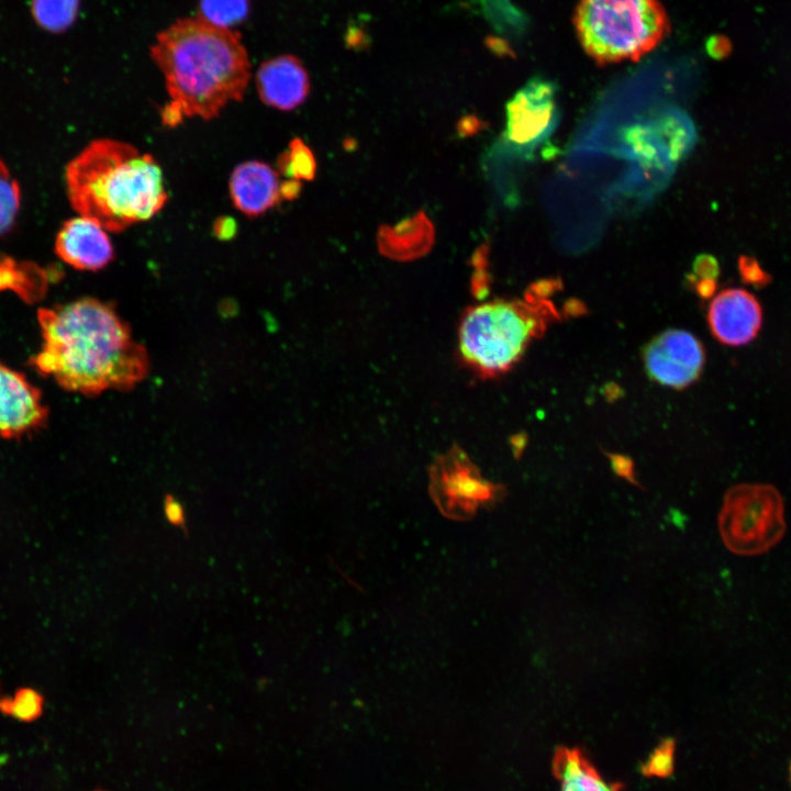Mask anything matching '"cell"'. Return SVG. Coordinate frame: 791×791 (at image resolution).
Segmentation results:
<instances>
[{
  "instance_id": "6da1fadb",
  "label": "cell",
  "mask_w": 791,
  "mask_h": 791,
  "mask_svg": "<svg viewBox=\"0 0 791 791\" xmlns=\"http://www.w3.org/2000/svg\"><path fill=\"white\" fill-rule=\"evenodd\" d=\"M43 344L32 360L42 375L83 394L125 390L148 371V356L108 304L83 298L37 313Z\"/></svg>"
},
{
  "instance_id": "7a4b0ae2",
  "label": "cell",
  "mask_w": 791,
  "mask_h": 791,
  "mask_svg": "<svg viewBox=\"0 0 791 791\" xmlns=\"http://www.w3.org/2000/svg\"><path fill=\"white\" fill-rule=\"evenodd\" d=\"M151 57L170 97L161 111L170 126L183 118L214 119L229 103L243 99L250 79L239 33L200 16L179 19L158 33Z\"/></svg>"
},
{
  "instance_id": "3957f363",
  "label": "cell",
  "mask_w": 791,
  "mask_h": 791,
  "mask_svg": "<svg viewBox=\"0 0 791 791\" xmlns=\"http://www.w3.org/2000/svg\"><path fill=\"white\" fill-rule=\"evenodd\" d=\"M65 180L78 214L110 232L152 219L168 201L156 159L118 140L88 144L67 165Z\"/></svg>"
},
{
  "instance_id": "277c9868",
  "label": "cell",
  "mask_w": 791,
  "mask_h": 791,
  "mask_svg": "<svg viewBox=\"0 0 791 791\" xmlns=\"http://www.w3.org/2000/svg\"><path fill=\"white\" fill-rule=\"evenodd\" d=\"M559 319L555 307L531 292L525 300H495L468 309L459 327V349L486 377L510 369L530 343Z\"/></svg>"
},
{
  "instance_id": "5b68a950",
  "label": "cell",
  "mask_w": 791,
  "mask_h": 791,
  "mask_svg": "<svg viewBox=\"0 0 791 791\" xmlns=\"http://www.w3.org/2000/svg\"><path fill=\"white\" fill-rule=\"evenodd\" d=\"M573 23L581 46L599 64L638 60L669 29L658 0H580Z\"/></svg>"
},
{
  "instance_id": "8992f818",
  "label": "cell",
  "mask_w": 791,
  "mask_h": 791,
  "mask_svg": "<svg viewBox=\"0 0 791 791\" xmlns=\"http://www.w3.org/2000/svg\"><path fill=\"white\" fill-rule=\"evenodd\" d=\"M724 545L739 556L767 553L783 537L787 524L779 490L767 483H739L725 493L718 514Z\"/></svg>"
},
{
  "instance_id": "52a82bcc",
  "label": "cell",
  "mask_w": 791,
  "mask_h": 791,
  "mask_svg": "<svg viewBox=\"0 0 791 791\" xmlns=\"http://www.w3.org/2000/svg\"><path fill=\"white\" fill-rule=\"evenodd\" d=\"M558 121L554 85L534 79L506 105L504 138L512 148L527 154L552 135Z\"/></svg>"
},
{
  "instance_id": "ba28073f",
  "label": "cell",
  "mask_w": 791,
  "mask_h": 791,
  "mask_svg": "<svg viewBox=\"0 0 791 791\" xmlns=\"http://www.w3.org/2000/svg\"><path fill=\"white\" fill-rule=\"evenodd\" d=\"M643 360L650 379L661 386L683 389L700 377L705 352L691 333L667 330L644 347Z\"/></svg>"
},
{
  "instance_id": "9c48e42d",
  "label": "cell",
  "mask_w": 791,
  "mask_h": 791,
  "mask_svg": "<svg viewBox=\"0 0 791 791\" xmlns=\"http://www.w3.org/2000/svg\"><path fill=\"white\" fill-rule=\"evenodd\" d=\"M432 492L447 515L465 517L480 504L493 500L495 488L457 452L438 460L433 470Z\"/></svg>"
},
{
  "instance_id": "30bf717a",
  "label": "cell",
  "mask_w": 791,
  "mask_h": 791,
  "mask_svg": "<svg viewBox=\"0 0 791 791\" xmlns=\"http://www.w3.org/2000/svg\"><path fill=\"white\" fill-rule=\"evenodd\" d=\"M708 323L713 336L722 344L743 346L757 337L762 325V309L749 291L724 289L709 305Z\"/></svg>"
},
{
  "instance_id": "8fae6325",
  "label": "cell",
  "mask_w": 791,
  "mask_h": 791,
  "mask_svg": "<svg viewBox=\"0 0 791 791\" xmlns=\"http://www.w3.org/2000/svg\"><path fill=\"white\" fill-rule=\"evenodd\" d=\"M46 417L40 391L22 374L0 363V434L21 436L42 426Z\"/></svg>"
},
{
  "instance_id": "7c38bea8",
  "label": "cell",
  "mask_w": 791,
  "mask_h": 791,
  "mask_svg": "<svg viewBox=\"0 0 791 791\" xmlns=\"http://www.w3.org/2000/svg\"><path fill=\"white\" fill-rule=\"evenodd\" d=\"M55 253L71 267L90 271L104 268L114 258L107 230L81 215L64 222L56 235Z\"/></svg>"
},
{
  "instance_id": "4fadbf2b",
  "label": "cell",
  "mask_w": 791,
  "mask_h": 791,
  "mask_svg": "<svg viewBox=\"0 0 791 791\" xmlns=\"http://www.w3.org/2000/svg\"><path fill=\"white\" fill-rule=\"evenodd\" d=\"M256 87L266 105L290 111L307 99L310 82L302 63L294 56L282 55L259 66Z\"/></svg>"
},
{
  "instance_id": "5bb4252c",
  "label": "cell",
  "mask_w": 791,
  "mask_h": 791,
  "mask_svg": "<svg viewBox=\"0 0 791 791\" xmlns=\"http://www.w3.org/2000/svg\"><path fill=\"white\" fill-rule=\"evenodd\" d=\"M281 182L276 170L259 160H247L232 171L229 182L234 207L247 216H258L277 205Z\"/></svg>"
},
{
  "instance_id": "9a60e30c",
  "label": "cell",
  "mask_w": 791,
  "mask_h": 791,
  "mask_svg": "<svg viewBox=\"0 0 791 791\" xmlns=\"http://www.w3.org/2000/svg\"><path fill=\"white\" fill-rule=\"evenodd\" d=\"M433 241V225L423 212L396 226L381 227L378 233L380 252L397 260H411L426 254Z\"/></svg>"
},
{
  "instance_id": "2e32d148",
  "label": "cell",
  "mask_w": 791,
  "mask_h": 791,
  "mask_svg": "<svg viewBox=\"0 0 791 791\" xmlns=\"http://www.w3.org/2000/svg\"><path fill=\"white\" fill-rule=\"evenodd\" d=\"M553 769L561 791H619L604 781L588 757L578 748L560 747L555 751Z\"/></svg>"
},
{
  "instance_id": "e0dca14e",
  "label": "cell",
  "mask_w": 791,
  "mask_h": 791,
  "mask_svg": "<svg viewBox=\"0 0 791 791\" xmlns=\"http://www.w3.org/2000/svg\"><path fill=\"white\" fill-rule=\"evenodd\" d=\"M80 0H32V13L40 26L59 33L77 18Z\"/></svg>"
},
{
  "instance_id": "ac0fdd59",
  "label": "cell",
  "mask_w": 791,
  "mask_h": 791,
  "mask_svg": "<svg viewBox=\"0 0 791 791\" xmlns=\"http://www.w3.org/2000/svg\"><path fill=\"white\" fill-rule=\"evenodd\" d=\"M280 174L289 179L312 180L315 176L316 163L313 153L301 138L289 143L277 161Z\"/></svg>"
},
{
  "instance_id": "d6986e66",
  "label": "cell",
  "mask_w": 791,
  "mask_h": 791,
  "mask_svg": "<svg viewBox=\"0 0 791 791\" xmlns=\"http://www.w3.org/2000/svg\"><path fill=\"white\" fill-rule=\"evenodd\" d=\"M248 13V0H200V18L219 27L230 29Z\"/></svg>"
},
{
  "instance_id": "ffe728a7",
  "label": "cell",
  "mask_w": 791,
  "mask_h": 791,
  "mask_svg": "<svg viewBox=\"0 0 791 791\" xmlns=\"http://www.w3.org/2000/svg\"><path fill=\"white\" fill-rule=\"evenodd\" d=\"M44 699L31 688L19 689L13 697L0 700V711L19 721L31 722L43 712Z\"/></svg>"
},
{
  "instance_id": "44dd1931",
  "label": "cell",
  "mask_w": 791,
  "mask_h": 791,
  "mask_svg": "<svg viewBox=\"0 0 791 791\" xmlns=\"http://www.w3.org/2000/svg\"><path fill=\"white\" fill-rule=\"evenodd\" d=\"M21 191L5 164L0 159V235L13 225L20 209Z\"/></svg>"
},
{
  "instance_id": "7402d4cb",
  "label": "cell",
  "mask_w": 791,
  "mask_h": 791,
  "mask_svg": "<svg viewBox=\"0 0 791 791\" xmlns=\"http://www.w3.org/2000/svg\"><path fill=\"white\" fill-rule=\"evenodd\" d=\"M738 271L745 283L756 288H764L771 281V276L750 256L739 257Z\"/></svg>"
},
{
  "instance_id": "603a6c76",
  "label": "cell",
  "mask_w": 791,
  "mask_h": 791,
  "mask_svg": "<svg viewBox=\"0 0 791 791\" xmlns=\"http://www.w3.org/2000/svg\"><path fill=\"white\" fill-rule=\"evenodd\" d=\"M672 740H664L646 764V772L658 776L668 775L672 769Z\"/></svg>"
},
{
  "instance_id": "cb8c5ba5",
  "label": "cell",
  "mask_w": 791,
  "mask_h": 791,
  "mask_svg": "<svg viewBox=\"0 0 791 791\" xmlns=\"http://www.w3.org/2000/svg\"><path fill=\"white\" fill-rule=\"evenodd\" d=\"M720 275V265L715 257L712 255L703 254L699 255L693 263V276L694 280L698 279H712L716 280Z\"/></svg>"
},
{
  "instance_id": "d4e9b609",
  "label": "cell",
  "mask_w": 791,
  "mask_h": 791,
  "mask_svg": "<svg viewBox=\"0 0 791 791\" xmlns=\"http://www.w3.org/2000/svg\"><path fill=\"white\" fill-rule=\"evenodd\" d=\"M165 514L172 525L186 528L183 510L181 505L170 497L165 501Z\"/></svg>"
},
{
  "instance_id": "484cf974",
  "label": "cell",
  "mask_w": 791,
  "mask_h": 791,
  "mask_svg": "<svg viewBox=\"0 0 791 791\" xmlns=\"http://www.w3.org/2000/svg\"><path fill=\"white\" fill-rule=\"evenodd\" d=\"M236 232V224L232 219L221 218L214 224V233L221 239L232 237Z\"/></svg>"
},
{
  "instance_id": "4316f807",
  "label": "cell",
  "mask_w": 791,
  "mask_h": 791,
  "mask_svg": "<svg viewBox=\"0 0 791 791\" xmlns=\"http://www.w3.org/2000/svg\"><path fill=\"white\" fill-rule=\"evenodd\" d=\"M695 282V291L703 299H710L714 296L716 290V280L712 279H698Z\"/></svg>"
},
{
  "instance_id": "83f0119b",
  "label": "cell",
  "mask_w": 791,
  "mask_h": 791,
  "mask_svg": "<svg viewBox=\"0 0 791 791\" xmlns=\"http://www.w3.org/2000/svg\"><path fill=\"white\" fill-rule=\"evenodd\" d=\"M301 189V181L288 179L281 182L280 193L282 199L292 200L298 197Z\"/></svg>"
},
{
  "instance_id": "f1b7e54d",
  "label": "cell",
  "mask_w": 791,
  "mask_h": 791,
  "mask_svg": "<svg viewBox=\"0 0 791 791\" xmlns=\"http://www.w3.org/2000/svg\"><path fill=\"white\" fill-rule=\"evenodd\" d=\"M723 40H724V38H722V37H721V38H717L716 41H715L714 38L712 40V43H714V44H710V53H711L714 57H718V58H720V57H724V56L727 55V53L729 52V44H728V42L725 41V42L723 43V42H722Z\"/></svg>"
}]
</instances>
